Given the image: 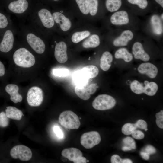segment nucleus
Returning a JSON list of instances; mask_svg holds the SVG:
<instances>
[{
    "label": "nucleus",
    "instance_id": "1",
    "mask_svg": "<svg viewBox=\"0 0 163 163\" xmlns=\"http://www.w3.org/2000/svg\"><path fill=\"white\" fill-rule=\"evenodd\" d=\"M13 59L15 64L23 68H29L33 66L35 63L34 55L24 48L18 49L14 52Z\"/></svg>",
    "mask_w": 163,
    "mask_h": 163
},
{
    "label": "nucleus",
    "instance_id": "2",
    "mask_svg": "<svg viewBox=\"0 0 163 163\" xmlns=\"http://www.w3.org/2000/svg\"><path fill=\"white\" fill-rule=\"evenodd\" d=\"M144 84V87L142 84L137 80H134L130 84V88L133 92L137 94L144 93L150 96L155 94L158 89V85L156 83L145 81Z\"/></svg>",
    "mask_w": 163,
    "mask_h": 163
},
{
    "label": "nucleus",
    "instance_id": "3",
    "mask_svg": "<svg viewBox=\"0 0 163 163\" xmlns=\"http://www.w3.org/2000/svg\"><path fill=\"white\" fill-rule=\"evenodd\" d=\"M59 122L61 125L67 129H77L81 124L78 116L70 110L62 112L59 116Z\"/></svg>",
    "mask_w": 163,
    "mask_h": 163
},
{
    "label": "nucleus",
    "instance_id": "4",
    "mask_svg": "<svg viewBox=\"0 0 163 163\" xmlns=\"http://www.w3.org/2000/svg\"><path fill=\"white\" fill-rule=\"evenodd\" d=\"M116 104V100L112 96L102 94L96 97L92 102V105L96 110H103L113 108Z\"/></svg>",
    "mask_w": 163,
    "mask_h": 163
},
{
    "label": "nucleus",
    "instance_id": "5",
    "mask_svg": "<svg viewBox=\"0 0 163 163\" xmlns=\"http://www.w3.org/2000/svg\"><path fill=\"white\" fill-rule=\"evenodd\" d=\"M27 98V103L30 106H39L41 104L43 101V91L39 87H32L28 91Z\"/></svg>",
    "mask_w": 163,
    "mask_h": 163
},
{
    "label": "nucleus",
    "instance_id": "6",
    "mask_svg": "<svg viewBox=\"0 0 163 163\" xmlns=\"http://www.w3.org/2000/svg\"><path fill=\"white\" fill-rule=\"evenodd\" d=\"M11 156L14 159H19L23 161H28L32 157V152L28 147L18 145L13 147L10 152Z\"/></svg>",
    "mask_w": 163,
    "mask_h": 163
},
{
    "label": "nucleus",
    "instance_id": "7",
    "mask_svg": "<svg viewBox=\"0 0 163 163\" xmlns=\"http://www.w3.org/2000/svg\"><path fill=\"white\" fill-rule=\"evenodd\" d=\"M101 138L99 133L92 131L83 134L81 138V143L85 148H91L99 143Z\"/></svg>",
    "mask_w": 163,
    "mask_h": 163
},
{
    "label": "nucleus",
    "instance_id": "8",
    "mask_svg": "<svg viewBox=\"0 0 163 163\" xmlns=\"http://www.w3.org/2000/svg\"><path fill=\"white\" fill-rule=\"evenodd\" d=\"M98 86L96 83H92L82 86L76 85L75 91L76 94L81 99L85 100L89 99L91 95L96 91Z\"/></svg>",
    "mask_w": 163,
    "mask_h": 163
},
{
    "label": "nucleus",
    "instance_id": "9",
    "mask_svg": "<svg viewBox=\"0 0 163 163\" xmlns=\"http://www.w3.org/2000/svg\"><path fill=\"white\" fill-rule=\"evenodd\" d=\"M26 39L30 46L36 53L41 54L44 53L45 45L41 38L33 34L30 33L27 34Z\"/></svg>",
    "mask_w": 163,
    "mask_h": 163
},
{
    "label": "nucleus",
    "instance_id": "10",
    "mask_svg": "<svg viewBox=\"0 0 163 163\" xmlns=\"http://www.w3.org/2000/svg\"><path fill=\"white\" fill-rule=\"evenodd\" d=\"M67 46L64 42L56 43L55 48L54 56L56 60L60 63H64L68 59Z\"/></svg>",
    "mask_w": 163,
    "mask_h": 163
},
{
    "label": "nucleus",
    "instance_id": "11",
    "mask_svg": "<svg viewBox=\"0 0 163 163\" xmlns=\"http://www.w3.org/2000/svg\"><path fill=\"white\" fill-rule=\"evenodd\" d=\"M14 42L13 34L11 31L8 30L5 32L0 43V51L4 53L9 52L13 48Z\"/></svg>",
    "mask_w": 163,
    "mask_h": 163
},
{
    "label": "nucleus",
    "instance_id": "12",
    "mask_svg": "<svg viewBox=\"0 0 163 163\" xmlns=\"http://www.w3.org/2000/svg\"><path fill=\"white\" fill-rule=\"evenodd\" d=\"M110 21L111 23L114 25L126 24L129 22L128 14L124 10L116 11L111 16Z\"/></svg>",
    "mask_w": 163,
    "mask_h": 163
},
{
    "label": "nucleus",
    "instance_id": "13",
    "mask_svg": "<svg viewBox=\"0 0 163 163\" xmlns=\"http://www.w3.org/2000/svg\"><path fill=\"white\" fill-rule=\"evenodd\" d=\"M133 36V34L131 31L129 30H125L113 40V44L116 47L126 46L129 42L132 39Z\"/></svg>",
    "mask_w": 163,
    "mask_h": 163
},
{
    "label": "nucleus",
    "instance_id": "14",
    "mask_svg": "<svg viewBox=\"0 0 163 163\" xmlns=\"http://www.w3.org/2000/svg\"><path fill=\"white\" fill-rule=\"evenodd\" d=\"M137 70L140 73L145 74L152 78H155L158 73L157 67L154 64L149 62L142 63L139 66Z\"/></svg>",
    "mask_w": 163,
    "mask_h": 163
},
{
    "label": "nucleus",
    "instance_id": "15",
    "mask_svg": "<svg viewBox=\"0 0 163 163\" xmlns=\"http://www.w3.org/2000/svg\"><path fill=\"white\" fill-rule=\"evenodd\" d=\"M132 53L136 59H140L144 62H147L150 59L149 56L145 51L141 43L139 42H137L134 43Z\"/></svg>",
    "mask_w": 163,
    "mask_h": 163
},
{
    "label": "nucleus",
    "instance_id": "16",
    "mask_svg": "<svg viewBox=\"0 0 163 163\" xmlns=\"http://www.w3.org/2000/svg\"><path fill=\"white\" fill-rule=\"evenodd\" d=\"M52 16L55 22L59 24L62 30L66 31L70 29L71 26L70 20L62 13L55 12L53 13Z\"/></svg>",
    "mask_w": 163,
    "mask_h": 163
},
{
    "label": "nucleus",
    "instance_id": "17",
    "mask_svg": "<svg viewBox=\"0 0 163 163\" xmlns=\"http://www.w3.org/2000/svg\"><path fill=\"white\" fill-rule=\"evenodd\" d=\"M39 17L43 24L46 27L50 28L54 24V21L50 12L45 8L39 10L38 12Z\"/></svg>",
    "mask_w": 163,
    "mask_h": 163
},
{
    "label": "nucleus",
    "instance_id": "18",
    "mask_svg": "<svg viewBox=\"0 0 163 163\" xmlns=\"http://www.w3.org/2000/svg\"><path fill=\"white\" fill-rule=\"evenodd\" d=\"M19 88L18 85L14 84H8L6 85L5 90L10 96V99L14 103L22 101L23 98L19 93Z\"/></svg>",
    "mask_w": 163,
    "mask_h": 163
},
{
    "label": "nucleus",
    "instance_id": "19",
    "mask_svg": "<svg viewBox=\"0 0 163 163\" xmlns=\"http://www.w3.org/2000/svg\"><path fill=\"white\" fill-rule=\"evenodd\" d=\"M28 3L27 0H18L11 2L8 6V9L12 12L21 14L27 9Z\"/></svg>",
    "mask_w": 163,
    "mask_h": 163
},
{
    "label": "nucleus",
    "instance_id": "20",
    "mask_svg": "<svg viewBox=\"0 0 163 163\" xmlns=\"http://www.w3.org/2000/svg\"><path fill=\"white\" fill-rule=\"evenodd\" d=\"M150 24L153 33L157 35H161L163 32L161 19L156 14L152 15L150 18Z\"/></svg>",
    "mask_w": 163,
    "mask_h": 163
},
{
    "label": "nucleus",
    "instance_id": "21",
    "mask_svg": "<svg viewBox=\"0 0 163 163\" xmlns=\"http://www.w3.org/2000/svg\"><path fill=\"white\" fill-rule=\"evenodd\" d=\"M63 157L69 161H73L78 157L82 156V153L79 149L75 148H70L63 149L61 153Z\"/></svg>",
    "mask_w": 163,
    "mask_h": 163
},
{
    "label": "nucleus",
    "instance_id": "22",
    "mask_svg": "<svg viewBox=\"0 0 163 163\" xmlns=\"http://www.w3.org/2000/svg\"><path fill=\"white\" fill-rule=\"evenodd\" d=\"M113 60V56L110 52H104L100 59V66L101 69L104 71L108 70L111 66Z\"/></svg>",
    "mask_w": 163,
    "mask_h": 163
},
{
    "label": "nucleus",
    "instance_id": "23",
    "mask_svg": "<svg viewBox=\"0 0 163 163\" xmlns=\"http://www.w3.org/2000/svg\"><path fill=\"white\" fill-rule=\"evenodd\" d=\"M5 112L6 115L9 118L16 120H20L23 115L21 110L13 106L7 107Z\"/></svg>",
    "mask_w": 163,
    "mask_h": 163
},
{
    "label": "nucleus",
    "instance_id": "24",
    "mask_svg": "<svg viewBox=\"0 0 163 163\" xmlns=\"http://www.w3.org/2000/svg\"><path fill=\"white\" fill-rule=\"evenodd\" d=\"M100 44V40L99 36L94 34L85 40L82 45L85 48H95L98 46Z\"/></svg>",
    "mask_w": 163,
    "mask_h": 163
},
{
    "label": "nucleus",
    "instance_id": "25",
    "mask_svg": "<svg viewBox=\"0 0 163 163\" xmlns=\"http://www.w3.org/2000/svg\"><path fill=\"white\" fill-rule=\"evenodd\" d=\"M116 59H122L126 62L131 61L133 59L132 54L125 48H121L118 49L114 54Z\"/></svg>",
    "mask_w": 163,
    "mask_h": 163
},
{
    "label": "nucleus",
    "instance_id": "26",
    "mask_svg": "<svg viewBox=\"0 0 163 163\" xmlns=\"http://www.w3.org/2000/svg\"><path fill=\"white\" fill-rule=\"evenodd\" d=\"M81 71L89 79L95 77L99 73L98 68L93 65H87L84 67Z\"/></svg>",
    "mask_w": 163,
    "mask_h": 163
},
{
    "label": "nucleus",
    "instance_id": "27",
    "mask_svg": "<svg viewBox=\"0 0 163 163\" xmlns=\"http://www.w3.org/2000/svg\"><path fill=\"white\" fill-rule=\"evenodd\" d=\"M73 79L77 86H82L88 84L89 79L80 70L75 74Z\"/></svg>",
    "mask_w": 163,
    "mask_h": 163
},
{
    "label": "nucleus",
    "instance_id": "28",
    "mask_svg": "<svg viewBox=\"0 0 163 163\" xmlns=\"http://www.w3.org/2000/svg\"><path fill=\"white\" fill-rule=\"evenodd\" d=\"M106 6L107 10L110 12L117 11L122 5V0H106Z\"/></svg>",
    "mask_w": 163,
    "mask_h": 163
},
{
    "label": "nucleus",
    "instance_id": "29",
    "mask_svg": "<svg viewBox=\"0 0 163 163\" xmlns=\"http://www.w3.org/2000/svg\"><path fill=\"white\" fill-rule=\"evenodd\" d=\"M90 34V32L87 30L75 33L72 35L71 39L72 42L77 43L88 37Z\"/></svg>",
    "mask_w": 163,
    "mask_h": 163
},
{
    "label": "nucleus",
    "instance_id": "30",
    "mask_svg": "<svg viewBox=\"0 0 163 163\" xmlns=\"http://www.w3.org/2000/svg\"><path fill=\"white\" fill-rule=\"evenodd\" d=\"M81 11L84 14L89 13L88 0H75Z\"/></svg>",
    "mask_w": 163,
    "mask_h": 163
},
{
    "label": "nucleus",
    "instance_id": "31",
    "mask_svg": "<svg viewBox=\"0 0 163 163\" xmlns=\"http://www.w3.org/2000/svg\"><path fill=\"white\" fill-rule=\"evenodd\" d=\"M137 128L135 124L128 123L123 126L122 131L124 135H128L131 134Z\"/></svg>",
    "mask_w": 163,
    "mask_h": 163
},
{
    "label": "nucleus",
    "instance_id": "32",
    "mask_svg": "<svg viewBox=\"0 0 163 163\" xmlns=\"http://www.w3.org/2000/svg\"><path fill=\"white\" fill-rule=\"evenodd\" d=\"M89 12L92 16H94L97 13L98 7V0H88Z\"/></svg>",
    "mask_w": 163,
    "mask_h": 163
},
{
    "label": "nucleus",
    "instance_id": "33",
    "mask_svg": "<svg viewBox=\"0 0 163 163\" xmlns=\"http://www.w3.org/2000/svg\"><path fill=\"white\" fill-rule=\"evenodd\" d=\"M130 4L136 5L140 8L145 9L147 6L148 2L147 0H127Z\"/></svg>",
    "mask_w": 163,
    "mask_h": 163
},
{
    "label": "nucleus",
    "instance_id": "34",
    "mask_svg": "<svg viewBox=\"0 0 163 163\" xmlns=\"http://www.w3.org/2000/svg\"><path fill=\"white\" fill-rule=\"evenodd\" d=\"M69 73V71L65 68L55 69L53 71V73L54 75L60 77L68 76Z\"/></svg>",
    "mask_w": 163,
    "mask_h": 163
},
{
    "label": "nucleus",
    "instance_id": "35",
    "mask_svg": "<svg viewBox=\"0 0 163 163\" xmlns=\"http://www.w3.org/2000/svg\"><path fill=\"white\" fill-rule=\"evenodd\" d=\"M123 144L125 146L130 147L132 149H136V143L134 140L130 137H127L123 140Z\"/></svg>",
    "mask_w": 163,
    "mask_h": 163
},
{
    "label": "nucleus",
    "instance_id": "36",
    "mask_svg": "<svg viewBox=\"0 0 163 163\" xmlns=\"http://www.w3.org/2000/svg\"><path fill=\"white\" fill-rule=\"evenodd\" d=\"M5 113L2 111L0 113V127H5L9 124V120Z\"/></svg>",
    "mask_w": 163,
    "mask_h": 163
},
{
    "label": "nucleus",
    "instance_id": "37",
    "mask_svg": "<svg viewBox=\"0 0 163 163\" xmlns=\"http://www.w3.org/2000/svg\"><path fill=\"white\" fill-rule=\"evenodd\" d=\"M156 122L157 126L161 129L163 128V111L162 110L157 113L155 115Z\"/></svg>",
    "mask_w": 163,
    "mask_h": 163
},
{
    "label": "nucleus",
    "instance_id": "38",
    "mask_svg": "<svg viewBox=\"0 0 163 163\" xmlns=\"http://www.w3.org/2000/svg\"><path fill=\"white\" fill-rule=\"evenodd\" d=\"M53 131L56 136L58 138L62 139L64 138V133L61 129L59 126H54L53 127Z\"/></svg>",
    "mask_w": 163,
    "mask_h": 163
},
{
    "label": "nucleus",
    "instance_id": "39",
    "mask_svg": "<svg viewBox=\"0 0 163 163\" xmlns=\"http://www.w3.org/2000/svg\"><path fill=\"white\" fill-rule=\"evenodd\" d=\"M8 22L6 17L0 13V28H4L8 25Z\"/></svg>",
    "mask_w": 163,
    "mask_h": 163
},
{
    "label": "nucleus",
    "instance_id": "40",
    "mask_svg": "<svg viewBox=\"0 0 163 163\" xmlns=\"http://www.w3.org/2000/svg\"><path fill=\"white\" fill-rule=\"evenodd\" d=\"M131 134L133 137L138 140L143 139L145 136L144 134L142 131L136 129Z\"/></svg>",
    "mask_w": 163,
    "mask_h": 163
},
{
    "label": "nucleus",
    "instance_id": "41",
    "mask_svg": "<svg viewBox=\"0 0 163 163\" xmlns=\"http://www.w3.org/2000/svg\"><path fill=\"white\" fill-rule=\"evenodd\" d=\"M135 124L137 128L141 129H145L147 127V123L145 120L141 119L137 120Z\"/></svg>",
    "mask_w": 163,
    "mask_h": 163
},
{
    "label": "nucleus",
    "instance_id": "42",
    "mask_svg": "<svg viewBox=\"0 0 163 163\" xmlns=\"http://www.w3.org/2000/svg\"><path fill=\"white\" fill-rule=\"evenodd\" d=\"M144 151L149 155H151L155 153L156 151L155 149L152 146L148 145L145 147Z\"/></svg>",
    "mask_w": 163,
    "mask_h": 163
},
{
    "label": "nucleus",
    "instance_id": "43",
    "mask_svg": "<svg viewBox=\"0 0 163 163\" xmlns=\"http://www.w3.org/2000/svg\"><path fill=\"white\" fill-rule=\"evenodd\" d=\"M122 160L118 155H114L111 157V161L112 163H122Z\"/></svg>",
    "mask_w": 163,
    "mask_h": 163
},
{
    "label": "nucleus",
    "instance_id": "44",
    "mask_svg": "<svg viewBox=\"0 0 163 163\" xmlns=\"http://www.w3.org/2000/svg\"><path fill=\"white\" fill-rule=\"evenodd\" d=\"M73 161L74 163H86L87 160L85 158L81 156L78 157Z\"/></svg>",
    "mask_w": 163,
    "mask_h": 163
},
{
    "label": "nucleus",
    "instance_id": "45",
    "mask_svg": "<svg viewBox=\"0 0 163 163\" xmlns=\"http://www.w3.org/2000/svg\"><path fill=\"white\" fill-rule=\"evenodd\" d=\"M5 72V69L4 65L0 61V77L3 76Z\"/></svg>",
    "mask_w": 163,
    "mask_h": 163
},
{
    "label": "nucleus",
    "instance_id": "46",
    "mask_svg": "<svg viewBox=\"0 0 163 163\" xmlns=\"http://www.w3.org/2000/svg\"><path fill=\"white\" fill-rule=\"evenodd\" d=\"M140 155L145 160H148L149 158L150 155L145 151L141 152Z\"/></svg>",
    "mask_w": 163,
    "mask_h": 163
},
{
    "label": "nucleus",
    "instance_id": "47",
    "mask_svg": "<svg viewBox=\"0 0 163 163\" xmlns=\"http://www.w3.org/2000/svg\"><path fill=\"white\" fill-rule=\"evenodd\" d=\"M132 161L130 159L126 158L123 159L122 163H132Z\"/></svg>",
    "mask_w": 163,
    "mask_h": 163
},
{
    "label": "nucleus",
    "instance_id": "48",
    "mask_svg": "<svg viewBox=\"0 0 163 163\" xmlns=\"http://www.w3.org/2000/svg\"><path fill=\"white\" fill-rule=\"evenodd\" d=\"M132 149L130 147L125 145L122 148V150L123 151H129Z\"/></svg>",
    "mask_w": 163,
    "mask_h": 163
},
{
    "label": "nucleus",
    "instance_id": "49",
    "mask_svg": "<svg viewBox=\"0 0 163 163\" xmlns=\"http://www.w3.org/2000/svg\"><path fill=\"white\" fill-rule=\"evenodd\" d=\"M156 2L159 4L161 7L163 8V0H155Z\"/></svg>",
    "mask_w": 163,
    "mask_h": 163
},
{
    "label": "nucleus",
    "instance_id": "50",
    "mask_svg": "<svg viewBox=\"0 0 163 163\" xmlns=\"http://www.w3.org/2000/svg\"><path fill=\"white\" fill-rule=\"evenodd\" d=\"M163 14L162 13V14H161V19L162 20H163Z\"/></svg>",
    "mask_w": 163,
    "mask_h": 163
},
{
    "label": "nucleus",
    "instance_id": "51",
    "mask_svg": "<svg viewBox=\"0 0 163 163\" xmlns=\"http://www.w3.org/2000/svg\"><path fill=\"white\" fill-rule=\"evenodd\" d=\"M145 131H147L148 130V129L147 128H146L145 129Z\"/></svg>",
    "mask_w": 163,
    "mask_h": 163
},
{
    "label": "nucleus",
    "instance_id": "52",
    "mask_svg": "<svg viewBox=\"0 0 163 163\" xmlns=\"http://www.w3.org/2000/svg\"><path fill=\"white\" fill-rule=\"evenodd\" d=\"M89 160H87V162H89Z\"/></svg>",
    "mask_w": 163,
    "mask_h": 163
},
{
    "label": "nucleus",
    "instance_id": "53",
    "mask_svg": "<svg viewBox=\"0 0 163 163\" xmlns=\"http://www.w3.org/2000/svg\"><path fill=\"white\" fill-rule=\"evenodd\" d=\"M53 0L56 1H58V0Z\"/></svg>",
    "mask_w": 163,
    "mask_h": 163
}]
</instances>
